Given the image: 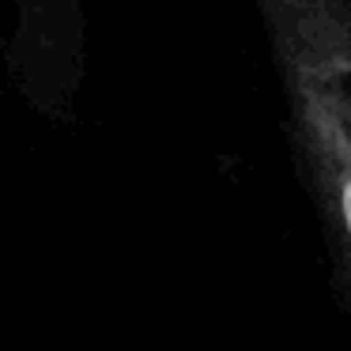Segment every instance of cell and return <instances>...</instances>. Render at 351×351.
<instances>
[{
	"label": "cell",
	"mask_w": 351,
	"mask_h": 351,
	"mask_svg": "<svg viewBox=\"0 0 351 351\" xmlns=\"http://www.w3.org/2000/svg\"><path fill=\"white\" fill-rule=\"evenodd\" d=\"M84 4L80 0H16V34L8 61L23 87L72 95L84 69Z\"/></svg>",
	"instance_id": "obj_1"
},
{
	"label": "cell",
	"mask_w": 351,
	"mask_h": 351,
	"mask_svg": "<svg viewBox=\"0 0 351 351\" xmlns=\"http://www.w3.org/2000/svg\"><path fill=\"white\" fill-rule=\"evenodd\" d=\"M325 230L351 268V117L291 136Z\"/></svg>",
	"instance_id": "obj_2"
}]
</instances>
